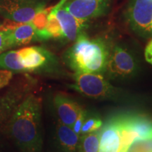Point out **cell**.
Returning <instances> with one entry per match:
<instances>
[{
	"label": "cell",
	"mask_w": 152,
	"mask_h": 152,
	"mask_svg": "<svg viewBox=\"0 0 152 152\" xmlns=\"http://www.w3.org/2000/svg\"><path fill=\"white\" fill-rule=\"evenodd\" d=\"M47 31L50 38H54V39H63L64 38L59 20L56 18V14L53 10H52L49 14Z\"/></svg>",
	"instance_id": "cell-19"
},
{
	"label": "cell",
	"mask_w": 152,
	"mask_h": 152,
	"mask_svg": "<svg viewBox=\"0 0 152 152\" xmlns=\"http://www.w3.org/2000/svg\"><path fill=\"white\" fill-rule=\"evenodd\" d=\"M37 39L35 30L31 22L20 23L10 33L11 48L28 45Z\"/></svg>",
	"instance_id": "cell-15"
},
{
	"label": "cell",
	"mask_w": 152,
	"mask_h": 152,
	"mask_svg": "<svg viewBox=\"0 0 152 152\" xmlns=\"http://www.w3.org/2000/svg\"><path fill=\"white\" fill-rule=\"evenodd\" d=\"M103 125L102 121L96 116H91L88 118H85L84 123L81 128L80 135L88 134L101 129Z\"/></svg>",
	"instance_id": "cell-21"
},
{
	"label": "cell",
	"mask_w": 152,
	"mask_h": 152,
	"mask_svg": "<svg viewBox=\"0 0 152 152\" xmlns=\"http://www.w3.org/2000/svg\"><path fill=\"white\" fill-rule=\"evenodd\" d=\"M13 77V73L7 70L0 69V90L10 83Z\"/></svg>",
	"instance_id": "cell-24"
},
{
	"label": "cell",
	"mask_w": 152,
	"mask_h": 152,
	"mask_svg": "<svg viewBox=\"0 0 152 152\" xmlns=\"http://www.w3.org/2000/svg\"><path fill=\"white\" fill-rule=\"evenodd\" d=\"M0 69L11 72H24L19 63L18 50H11L0 54Z\"/></svg>",
	"instance_id": "cell-18"
},
{
	"label": "cell",
	"mask_w": 152,
	"mask_h": 152,
	"mask_svg": "<svg viewBox=\"0 0 152 152\" xmlns=\"http://www.w3.org/2000/svg\"><path fill=\"white\" fill-rule=\"evenodd\" d=\"M43 9L45 4L39 0H0V15L15 22H31Z\"/></svg>",
	"instance_id": "cell-4"
},
{
	"label": "cell",
	"mask_w": 152,
	"mask_h": 152,
	"mask_svg": "<svg viewBox=\"0 0 152 152\" xmlns=\"http://www.w3.org/2000/svg\"><path fill=\"white\" fill-rule=\"evenodd\" d=\"M54 105L59 119L58 121L71 128L83 110L77 102L61 93L55 95Z\"/></svg>",
	"instance_id": "cell-11"
},
{
	"label": "cell",
	"mask_w": 152,
	"mask_h": 152,
	"mask_svg": "<svg viewBox=\"0 0 152 152\" xmlns=\"http://www.w3.org/2000/svg\"><path fill=\"white\" fill-rule=\"evenodd\" d=\"M101 129L80 137L77 152H98Z\"/></svg>",
	"instance_id": "cell-17"
},
{
	"label": "cell",
	"mask_w": 152,
	"mask_h": 152,
	"mask_svg": "<svg viewBox=\"0 0 152 152\" xmlns=\"http://www.w3.org/2000/svg\"><path fill=\"white\" fill-rule=\"evenodd\" d=\"M42 99L34 94L25 97L9 120V131L23 152H40Z\"/></svg>",
	"instance_id": "cell-1"
},
{
	"label": "cell",
	"mask_w": 152,
	"mask_h": 152,
	"mask_svg": "<svg viewBox=\"0 0 152 152\" xmlns=\"http://www.w3.org/2000/svg\"><path fill=\"white\" fill-rule=\"evenodd\" d=\"M87 117V113L86 111H84V110H82L80 113H79L78 116H77V119L75 120V123L72 127V129L75 132L77 135H80V132H81V128L82 126H83V123H84V121L85 118Z\"/></svg>",
	"instance_id": "cell-23"
},
{
	"label": "cell",
	"mask_w": 152,
	"mask_h": 152,
	"mask_svg": "<svg viewBox=\"0 0 152 152\" xmlns=\"http://www.w3.org/2000/svg\"><path fill=\"white\" fill-rule=\"evenodd\" d=\"M147 62H149V64H151V65H152V57H151V58H150L149 60H147Z\"/></svg>",
	"instance_id": "cell-27"
},
{
	"label": "cell",
	"mask_w": 152,
	"mask_h": 152,
	"mask_svg": "<svg viewBox=\"0 0 152 152\" xmlns=\"http://www.w3.org/2000/svg\"><path fill=\"white\" fill-rule=\"evenodd\" d=\"M74 80L70 87L87 97L104 99L113 97L117 93L115 87L99 73H75Z\"/></svg>",
	"instance_id": "cell-3"
},
{
	"label": "cell",
	"mask_w": 152,
	"mask_h": 152,
	"mask_svg": "<svg viewBox=\"0 0 152 152\" xmlns=\"http://www.w3.org/2000/svg\"><path fill=\"white\" fill-rule=\"evenodd\" d=\"M132 29L142 36L152 33V0H132L127 12Z\"/></svg>",
	"instance_id": "cell-5"
},
{
	"label": "cell",
	"mask_w": 152,
	"mask_h": 152,
	"mask_svg": "<svg viewBox=\"0 0 152 152\" xmlns=\"http://www.w3.org/2000/svg\"><path fill=\"white\" fill-rule=\"evenodd\" d=\"M121 124L135 134L137 140L152 137V118L142 114L120 115Z\"/></svg>",
	"instance_id": "cell-12"
},
{
	"label": "cell",
	"mask_w": 152,
	"mask_h": 152,
	"mask_svg": "<svg viewBox=\"0 0 152 152\" xmlns=\"http://www.w3.org/2000/svg\"><path fill=\"white\" fill-rule=\"evenodd\" d=\"M11 30H4L0 28V54L11 49L10 33Z\"/></svg>",
	"instance_id": "cell-22"
},
{
	"label": "cell",
	"mask_w": 152,
	"mask_h": 152,
	"mask_svg": "<svg viewBox=\"0 0 152 152\" xmlns=\"http://www.w3.org/2000/svg\"><path fill=\"white\" fill-rule=\"evenodd\" d=\"M121 146L118 115L108 120L101 128L98 152H121Z\"/></svg>",
	"instance_id": "cell-8"
},
{
	"label": "cell",
	"mask_w": 152,
	"mask_h": 152,
	"mask_svg": "<svg viewBox=\"0 0 152 152\" xmlns=\"http://www.w3.org/2000/svg\"><path fill=\"white\" fill-rule=\"evenodd\" d=\"M52 10L59 20L64 39L69 42L75 41L79 35L83 33L85 22L74 17L63 7L58 8L53 7Z\"/></svg>",
	"instance_id": "cell-10"
},
{
	"label": "cell",
	"mask_w": 152,
	"mask_h": 152,
	"mask_svg": "<svg viewBox=\"0 0 152 152\" xmlns=\"http://www.w3.org/2000/svg\"><path fill=\"white\" fill-rule=\"evenodd\" d=\"M1 23H0V24H1Z\"/></svg>",
	"instance_id": "cell-28"
},
{
	"label": "cell",
	"mask_w": 152,
	"mask_h": 152,
	"mask_svg": "<svg viewBox=\"0 0 152 152\" xmlns=\"http://www.w3.org/2000/svg\"><path fill=\"white\" fill-rule=\"evenodd\" d=\"M56 147L58 152H77L80 136L71 127L58 121L56 126Z\"/></svg>",
	"instance_id": "cell-13"
},
{
	"label": "cell",
	"mask_w": 152,
	"mask_h": 152,
	"mask_svg": "<svg viewBox=\"0 0 152 152\" xmlns=\"http://www.w3.org/2000/svg\"><path fill=\"white\" fill-rule=\"evenodd\" d=\"M144 56H145V58L147 61L152 57V39L149 41V42L147 44V47H146Z\"/></svg>",
	"instance_id": "cell-25"
},
{
	"label": "cell",
	"mask_w": 152,
	"mask_h": 152,
	"mask_svg": "<svg viewBox=\"0 0 152 152\" xmlns=\"http://www.w3.org/2000/svg\"><path fill=\"white\" fill-rule=\"evenodd\" d=\"M126 152H152V137L135 140Z\"/></svg>",
	"instance_id": "cell-20"
},
{
	"label": "cell",
	"mask_w": 152,
	"mask_h": 152,
	"mask_svg": "<svg viewBox=\"0 0 152 152\" xmlns=\"http://www.w3.org/2000/svg\"><path fill=\"white\" fill-rule=\"evenodd\" d=\"M110 51L102 39H90L82 33L64 54L66 64L75 73H103L106 72Z\"/></svg>",
	"instance_id": "cell-2"
},
{
	"label": "cell",
	"mask_w": 152,
	"mask_h": 152,
	"mask_svg": "<svg viewBox=\"0 0 152 152\" xmlns=\"http://www.w3.org/2000/svg\"><path fill=\"white\" fill-rule=\"evenodd\" d=\"M136 71L135 60L127 49L120 46H115L112 49L106 69L111 78L130 77Z\"/></svg>",
	"instance_id": "cell-6"
},
{
	"label": "cell",
	"mask_w": 152,
	"mask_h": 152,
	"mask_svg": "<svg viewBox=\"0 0 152 152\" xmlns=\"http://www.w3.org/2000/svg\"><path fill=\"white\" fill-rule=\"evenodd\" d=\"M62 7L74 17L85 22L102 14L106 4L104 0H73L66 1Z\"/></svg>",
	"instance_id": "cell-9"
},
{
	"label": "cell",
	"mask_w": 152,
	"mask_h": 152,
	"mask_svg": "<svg viewBox=\"0 0 152 152\" xmlns=\"http://www.w3.org/2000/svg\"><path fill=\"white\" fill-rule=\"evenodd\" d=\"M151 30H152V28H151Z\"/></svg>",
	"instance_id": "cell-29"
},
{
	"label": "cell",
	"mask_w": 152,
	"mask_h": 152,
	"mask_svg": "<svg viewBox=\"0 0 152 152\" xmlns=\"http://www.w3.org/2000/svg\"><path fill=\"white\" fill-rule=\"evenodd\" d=\"M53 7L43 9L38 11L34 16L31 23L35 30L36 35L38 40H48L50 39L47 31V26L48 23V16L49 13L52 10Z\"/></svg>",
	"instance_id": "cell-16"
},
{
	"label": "cell",
	"mask_w": 152,
	"mask_h": 152,
	"mask_svg": "<svg viewBox=\"0 0 152 152\" xmlns=\"http://www.w3.org/2000/svg\"><path fill=\"white\" fill-rule=\"evenodd\" d=\"M67 1V0H61L60 1V2L57 5H56V6H54V8H58V7H62L63 6V4H64V3L66 2V1Z\"/></svg>",
	"instance_id": "cell-26"
},
{
	"label": "cell",
	"mask_w": 152,
	"mask_h": 152,
	"mask_svg": "<svg viewBox=\"0 0 152 152\" xmlns=\"http://www.w3.org/2000/svg\"><path fill=\"white\" fill-rule=\"evenodd\" d=\"M18 55L24 72L45 69L53 59L48 51L39 47H24L18 50Z\"/></svg>",
	"instance_id": "cell-7"
},
{
	"label": "cell",
	"mask_w": 152,
	"mask_h": 152,
	"mask_svg": "<svg viewBox=\"0 0 152 152\" xmlns=\"http://www.w3.org/2000/svg\"><path fill=\"white\" fill-rule=\"evenodd\" d=\"M23 89L13 88L0 96V125L10 118L15 109L23 99Z\"/></svg>",
	"instance_id": "cell-14"
}]
</instances>
